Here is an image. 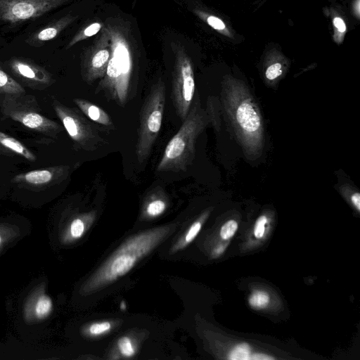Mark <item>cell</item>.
<instances>
[{"mask_svg": "<svg viewBox=\"0 0 360 360\" xmlns=\"http://www.w3.org/2000/svg\"><path fill=\"white\" fill-rule=\"evenodd\" d=\"M175 226H162L137 233L123 243L82 285L79 294L89 295L127 274L161 243Z\"/></svg>", "mask_w": 360, "mask_h": 360, "instance_id": "cell-1", "label": "cell"}, {"mask_svg": "<svg viewBox=\"0 0 360 360\" xmlns=\"http://www.w3.org/2000/svg\"><path fill=\"white\" fill-rule=\"evenodd\" d=\"M205 122V115L198 102L192 103L179 131L166 146L157 165V172H179L187 169L193 160L195 141Z\"/></svg>", "mask_w": 360, "mask_h": 360, "instance_id": "cell-2", "label": "cell"}, {"mask_svg": "<svg viewBox=\"0 0 360 360\" xmlns=\"http://www.w3.org/2000/svg\"><path fill=\"white\" fill-rule=\"evenodd\" d=\"M166 103V87L160 78L146 97L140 111L135 153L139 163L146 162L161 129Z\"/></svg>", "mask_w": 360, "mask_h": 360, "instance_id": "cell-3", "label": "cell"}, {"mask_svg": "<svg viewBox=\"0 0 360 360\" xmlns=\"http://www.w3.org/2000/svg\"><path fill=\"white\" fill-rule=\"evenodd\" d=\"M1 109L6 117L38 133L56 136L62 131L58 123L39 112L34 97L25 94L5 96L1 100Z\"/></svg>", "mask_w": 360, "mask_h": 360, "instance_id": "cell-4", "label": "cell"}, {"mask_svg": "<svg viewBox=\"0 0 360 360\" xmlns=\"http://www.w3.org/2000/svg\"><path fill=\"white\" fill-rule=\"evenodd\" d=\"M53 108L77 148L94 151L106 143L99 131L79 110L67 107L56 99Z\"/></svg>", "mask_w": 360, "mask_h": 360, "instance_id": "cell-5", "label": "cell"}, {"mask_svg": "<svg viewBox=\"0 0 360 360\" xmlns=\"http://www.w3.org/2000/svg\"><path fill=\"white\" fill-rule=\"evenodd\" d=\"M193 68L188 58L178 54L172 74L171 98L178 117L183 121L187 116L195 95Z\"/></svg>", "mask_w": 360, "mask_h": 360, "instance_id": "cell-6", "label": "cell"}, {"mask_svg": "<svg viewBox=\"0 0 360 360\" xmlns=\"http://www.w3.org/2000/svg\"><path fill=\"white\" fill-rule=\"evenodd\" d=\"M69 0H0V21L17 25L38 18Z\"/></svg>", "mask_w": 360, "mask_h": 360, "instance_id": "cell-7", "label": "cell"}, {"mask_svg": "<svg viewBox=\"0 0 360 360\" xmlns=\"http://www.w3.org/2000/svg\"><path fill=\"white\" fill-rule=\"evenodd\" d=\"M8 66L16 77L30 88L43 89L53 83L51 74L30 60L13 58L8 61Z\"/></svg>", "mask_w": 360, "mask_h": 360, "instance_id": "cell-8", "label": "cell"}, {"mask_svg": "<svg viewBox=\"0 0 360 360\" xmlns=\"http://www.w3.org/2000/svg\"><path fill=\"white\" fill-rule=\"evenodd\" d=\"M69 172V166L59 165L21 173L16 175L13 181L25 187L44 188L63 181Z\"/></svg>", "mask_w": 360, "mask_h": 360, "instance_id": "cell-9", "label": "cell"}, {"mask_svg": "<svg viewBox=\"0 0 360 360\" xmlns=\"http://www.w3.org/2000/svg\"><path fill=\"white\" fill-rule=\"evenodd\" d=\"M53 302L45 288H37L27 298L23 307V316L31 323L45 320L52 313Z\"/></svg>", "mask_w": 360, "mask_h": 360, "instance_id": "cell-10", "label": "cell"}, {"mask_svg": "<svg viewBox=\"0 0 360 360\" xmlns=\"http://www.w3.org/2000/svg\"><path fill=\"white\" fill-rule=\"evenodd\" d=\"M110 58L108 48H100L94 53L85 57L82 65L84 80L90 84L98 78L103 77Z\"/></svg>", "mask_w": 360, "mask_h": 360, "instance_id": "cell-11", "label": "cell"}, {"mask_svg": "<svg viewBox=\"0 0 360 360\" xmlns=\"http://www.w3.org/2000/svg\"><path fill=\"white\" fill-rule=\"evenodd\" d=\"M236 118L243 132L248 136L257 135L261 129L259 115L249 101H242L236 110Z\"/></svg>", "mask_w": 360, "mask_h": 360, "instance_id": "cell-12", "label": "cell"}, {"mask_svg": "<svg viewBox=\"0 0 360 360\" xmlns=\"http://www.w3.org/2000/svg\"><path fill=\"white\" fill-rule=\"evenodd\" d=\"M74 19L75 17L71 15L57 19L32 33L26 42L32 46H41L56 38Z\"/></svg>", "mask_w": 360, "mask_h": 360, "instance_id": "cell-13", "label": "cell"}, {"mask_svg": "<svg viewBox=\"0 0 360 360\" xmlns=\"http://www.w3.org/2000/svg\"><path fill=\"white\" fill-rule=\"evenodd\" d=\"M73 101L79 110L91 122L110 129H115L110 116L99 106L84 98H74Z\"/></svg>", "mask_w": 360, "mask_h": 360, "instance_id": "cell-14", "label": "cell"}, {"mask_svg": "<svg viewBox=\"0 0 360 360\" xmlns=\"http://www.w3.org/2000/svg\"><path fill=\"white\" fill-rule=\"evenodd\" d=\"M167 208V201L163 191L155 188L148 195L144 206L145 214L150 217H155L162 214Z\"/></svg>", "mask_w": 360, "mask_h": 360, "instance_id": "cell-15", "label": "cell"}, {"mask_svg": "<svg viewBox=\"0 0 360 360\" xmlns=\"http://www.w3.org/2000/svg\"><path fill=\"white\" fill-rule=\"evenodd\" d=\"M0 146L10 150L25 158L26 160L34 162L36 160L35 155L21 142L15 138L10 136L0 131Z\"/></svg>", "mask_w": 360, "mask_h": 360, "instance_id": "cell-16", "label": "cell"}, {"mask_svg": "<svg viewBox=\"0 0 360 360\" xmlns=\"http://www.w3.org/2000/svg\"><path fill=\"white\" fill-rule=\"evenodd\" d=\"M25 94L24 87L8 75L0 65V96H21Z\"/></svg>", "mask_w": 360, "mask_h": 360, "instance_id": "cell-17", "label": "cell"}, {"mask_svg": "<svg viewBox=\"0 0 360 360\" xmlns=\"http://www.w3.org/2000/svg\"><path fill=\"white\" fill-rule=\"evenodd\" d=\"M89 214L78 216L70 221L62 237L64 243L77 240L82 236L85 231V219Z\"/></svg>", "mask_w": 360, "mask_h": 360, "instance_id": "cell-18", "label": "cell"}, {"mask_svg": "<svg viewBox=\"0 0 360 360\" xmlns=\"http://www.w3.org/2000/svg\"><path fill=\"white\" fill-rule=\"evenodd\" d=\"M202 226V221L197 220L193 222L189 227L184 237L180 238L172 248L171 252L174 253L189 244L198 235Z\"/></svg>", "mask_w": 360, "mask_h": 360, "instance_id": "cell-19", "label": "cell"}, {"mask_svg": "<svg viewBox=\"0 0 360 360\" xmlns=\"http://www.w3.org/2000/svg\"><path fill=\"white\" fill-rule=\"evenodd\" d=\"M20 234L18 228L9 224H0V250Z\"/></svg>", "mask_w": 360, "mask_h": 360, "instance_id": "cell-20", "label": "cell"}, {"mask_svg": "<svg viewBox=\"0 0 360 360\" xmlns=\"http://www.w3.org/2000/svg\"><path fill=\"white\" fill-rule=\"evenodd\" d=\"M101 28V25L98 22H94L87 26L84 30L79 32L71 39L68 44L67 48H70L81 40L85 39L97 34Z\"/></svg>", "mask_w": 360, "mask_h": 360, "instance_id": "cell-21", "label": "cell"}, {"mask_svg": "<svg viewBox=\"0 0 360 360\" xmlns=\"http://www.w3.org/2000/svg\"><path fill=\"white\" fill-rule=\"evenodd\" d=\"M248 302L250 305L255 309H262L269 302L268 293L262 290H255L250 295Z\"/></svg>", "mask_w": 360, "mask_h": 360, "instance_id": "cell-22", "label": "cell"}, {"mask_svg": "<svg viewBox=\"0 0 360 360\" xmlns=\"http://www.w3.org/2000/svg\"><path fill=\"white\" fill-rule=\"evenodd\" d=\"M250 347L247 343H240L233 347L229 354L231 360H250Z\"/></svg>", "mask_w": 360, "mask_h": 360, "instance_id": "cell-23", "label": "cell"}, {"mask_svg": "<svg viewBox=\"0 0 360 360\" xmlns=\"http://www.w3.org/2000/svg\"><path fill=\"white\" fill-rule=\"evenodd\" d=\"M117 345L123 356L131 357L134 354V348L131 340L128 337L120 338L117 342Z\"/></svg>", "mask_w": 360, "mask_h": 360, "instance_id": "cell-24", "label": "cell"}, {"mask_svg": "<svg viewBox=\"0 0 360 360\" xmlns=\"http://www.w3.org/2000/svg\"><path fill=\"white\" fill-rule=\"evenodd\" d=\"M111 328V324L108 321L97 322L89 326L88 333L91 335H99L107 333Z\"/></svg>", "mask_w": 360, "mask_h": 360, "instance_id": "cell-25", "label": "cell"}, {"mask_svg": "<svg viewBox=\"0 0 360 360\" xmlns=\"http://www.w3.org/2000/svg\"><path fill=\"white\" fill-rule=\"evenodd\" d=\"M238 229V224L235 220L226 221L221 227L220 236L223 239H229L233 236Z\"/></svg>", "mask_w": 360, "mask_h": 360, "instance_id": "cell-26", "label": "cell"}, {"mask_svg": "<svg viewBox=\"0 0 360 360\" xmlns=\"http://www.w3.org/2000/svg\"><path fill=\"white\" fill-rule=\"evenodd\" d=\"M281 65L278 63L270 65L266 70V77L269 80H273L282 74Z\"/></svg>", "mask_w": 360, "mask_h": 360, "instance_id": "cell-27", "label": "cell"}, {"mask_svg": "<svg viewBox=\"0 0 360 360\" xmlns=\"http://www.w3.org/2000/svg\"><path fill=\"white\" fill-rule=\"evenodd\" d=\"M267 221L264 215L259 217L255 225L254 234L256 238H262L264 233L265 224Z\"/></svg>", "mask_w": 360, "mask_h": 360, "instance_id": "cell-28", "label": "cell"}, {"mask_svg": "<svg viewBox=\"0 0 360 360\" xmlns=\"http://www.w3.org/2000/svg\"><path fill=\"white\" fill-rule=\"evenodd\" d=\"M207 22L215 30H221L225 28L224 22L215 16H209L207 19Z\"/></svg>", "mask_w": 360, "mask_h": 360, "instance_id": "cell-29", "label": "cell"}, {"mask_svg": "<svg viewBox=\"0 0 360 360\" xmlns=\"http://www.w3.org/2000/svg\"><path fill=\"white\" fill-rule=\"evenodd\" d=\"M333 24L335 26V27L340 31V32H343L346 30V26L344 22V21L338 17H336L333 20Z\"/></svg>", "mask_w": 360, "mask_h": 360, "instance_id": "cell-30", "label": "cell"}, {"mask_svg": "<svg viewBox=\"0 0 360 360\" xmlns=\"http://www.w3.org/2000/svg\"><path fill=\"white\" fill-rule=\"evenodd\" d=\"M351 200L354 206L358 211H360V194L356 192L351 196Z\"/></svg>", "mask_w": 360, "mask_h": 360, "instance_id": "cell-31", "label": "cell"}, {"mask_svg": "<svg viewBox=\"0 0 360 360\" xmlns=\"http://www.w3.org/2000/svg\"><path fill=\"white\" fill-rule=\"evenodd\" d=\"M274 358L267 356L264 354H251L250 359L253 360H266V359H274Z\"/></svg>", "mask_w": 360, "mask_h": 360, "instance_id": "cell-32", "label": "cell"}]
</instances>
